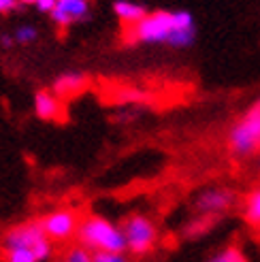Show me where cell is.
<instances>
[{
    "label": "cell",
    "instance_id": "obj_1",
    "mask_svg": "<svg viewBox=\"0 0 260 262\" xmlns=\"http://www.w3.org/2000/svg\"><path fill=\"white\" fill-rule=\"evenodd\" d=\"M133 41L166 43L171 47H188L197 38L194 17L188 11H154L147 13L130 30Z\"/></svg>",
    "mask_w": 260,
    "mask_h": 262
},
{
    "label": "cell",
    "instance_id": "obj_2",
    "mask_svg": "<svg viewBox=\"0 0 260 262\" xmlns=\"http://www.w3.org/2000/svg\"><path fill=\"white\" fill-rule=\"evenodd\" d=\"M77 241L96 252H126V239L122 226L113 224L102 215H88L79 222Z\"/></svg>",
    "mask_w": 260,
    "mask_h": 262
},
{
    "label": "cell",
    "instance_id": "obj_3",
    "mask_svg": "<svg viewBox=\"0 0 260 262\" xmlns=\"http://www.w3.org/2000/svg\"><path fill=\"white\" fill-rule=\"evenodd\" d=\"M228 149L235 158H252L260 154V100L245 109L228 130Z\"/></svg>",
    "mask_w": 260,
    "mask_h": 262
},
{
    "label": "cell",
    "instance_id": "obj_4",
    "mask_svg": "<svg viewBox=\"0 0 260 262\" xmlns=\"http://www.w3.org/2000/svg\"><path fill=\"white\" fill-rule=\"evenodd\" d=\"M13 247L32 250L38 262H47L54 254V241L45 234L41 222H26L7 230L3 237V250H13Z\"/></svg>",
    "mask_w": 260,
    "mask_h": 262
},
{
    "label": "cell",
    "instance_id": "obj_5",
    "mask_svg": "<svg viewBox=\"0 0 260 262\" xmlns=\"http://www.w3.org/2000/svg\"><path fill=\"white\" fill-rule=\"evenodd\" d=\"M124 239H126V252L135 256H145L149 254L156 243H158V228L156 224L141 213H133L122 222Z\"/></svg>",
    "mask_w": 260,
    "mask_h": 262
},
{
    "label": "cell",
    "instance_id": "obj_6",
    "mask_svg": "<svg viewBox=\"0 0 260 262\" xmlns=\"http://www.w3.org/2000/svg\"><path fill=\"white\" fill-rule=\"evenodd\" d=\"M79 217L73 209H56V211L47 213L41 220V226L45 230V234L51 241L64 243L73 237H77V230H79Z\"/></svg>",
    "mask_w": 260,
    "mask_h": 262
},
{
    "label": "cell",
    "instance_id": "obj_7",
    "mask_svg": "<svg viewBox=\"0 0 260 262\" xmlns=\"http://www.w3.org/2000/svg\"><path fill=\"white\" fill-rule=\"evenodd\" d=\"M237 203V194L230 188H207L194 199V209L199 215L218 217L230 211Z\"/></svg>",
    "mask_w": 260,
    "mask_h": 262
},
{
    "label": "cell",
    "instance_id": "obj_8",
    "mask_svg": "<svg viewBox=\"0 0 260 262\" xmlns=\"http://www.w3.org/2000/svg\"><path fill=\"white\" fill-rule=\"evenodd\" d=\"M88 13H90L88 0H58L56 9L51 11V19L60 26H69L73 21L88 17Z\"/></svg>",
    "mask_w": 260,
    "mask_h": 262
},
{
    "label": "cell",
    "instance_id": "obj_9",
    "mask_svg": "<svg viewBox=\"0 0 260 262\" xmlns=\"http://www.w3.org/2000/svg\"><path fill=\"white\" fill-rule=\"evenodd\" d=\"M34 113L41 120H58L60 117V102L51 92H36L34 94Z\"/></svg>",
    "mask_w": 260,
    "mask_h": 262
},
{
    "label": "cell",
    "instance_id": "obj_10",
    "mask_svg": "<svg viewBox=\"0 0 260 262\" xmlns=\"http://www.w3.org/2000/svg\"><path fill=\"white\" fill-rule=\"evenodd\" d=\"M83 85H85V77L83 75H79V73H67V75H62V77H58L56 79V83H54V92L58 96H73V94H77L79 90H83Z\"/></svg>",
    "mask_w": 260,
    "mask_h": 262
},
{
    "label": "cell",
    "instance_id": "obj_11",
    "mask_svg": "<svg viewBox=\"0 0 260 262\" xmlns=\"http://www.w3.org/2000/svg\"><path fill=\"white\" fill-rule=\"evenodd\" d=\"M113 11H115V15H118L124 24H130V26L139 24L143 17L147 15V11L143 9L141 5L130 3V0H118V3L113 5Z\"/></svg>",
    "mask_w": 260,
    "mask_h": 262
},
{
    "label": "cell",
    "instance_id": "obj_12",
    "mask_svg": "<svg viewBox=\"0 0 260 262\" xmlns=\"http://www.w3.org/2000/svg\"><path fill=\"white\" fill-rule=\"evenodd\" d=\"M243 217L254 228H260V186L250 190L243 199Z\"/></svg>",
    "mask_w": 260,
    "mask_h": 262
},
{
    "label": "cell",
    "instance_id": "obj_13",
    "mask_svg": "<svg viewBox=\"0 0 260 262\" xmlns=\"http://www.w3.org/2000/svg\"><path fill=\"white\" fill-rule=\"evenodd\" d=\"M205 262H250L248 256L241 252V247L237 245H226L220 252H215L213 256H209Z\"/></svg>",
    "mask_w": 260,
    "mask_h": 262
},
{
    "label": "cell",
    "instance_id": "obj_14",
    "mask_svg": "<svg viewBox=\"0 0 260 262\" xmlns=\"http://www.w3.org/2000/svg\"><path fill=\"white\" fill-rule=\"evenodd\" d=\"M60 262H94V252L83 247L81 243H77V245L69 247Z\"/></svg>",
    "mask_w": 260,
    "mask_h": 262
},
{
    "label": "cell",
    "instance_id": "obj_15",
    "mask_svg": "<svg viewBox=\"0 0 260 262\" xmlns=\"http://www.w3.org/2000/svg\"><path fill=\"white\" fill-rule=\"evenodd\" d=\"M5 262H38L32 250L26 247H13V250H5Z\"/></svg>",
    "mask_w": 260,
    "mask_h": 262
},
{
    "label": "cell",
    "instance_id": "obj_16",
    "mask_svg": "<svg viewBox=\"0 0 260 262\" xmlns=\"http://www.w3.org/2000/svg\"><path fill=\"white\" fill-rule=\"evenodd\" d=\"M211 222H213V217H209V215H199L197 220L192 222V224H188L186 234H188V237H199V234H203L205 230H209Z\"/></svg>",
    "mask_w": 260,
    "mask_h": 262
},
{
    "label": "cell",
    "instance_id": "obj_17",
    "mask_svg": "<svg viewBox=\"0 0 260 262\" xmlns=\"http://www.w3.org/2000/svg\"><path fill=\"white\" fill-rule=\"evenodd\" d=\"M94 262H128L126 252H96Z\"/></svg>",
    "mask_w": 260,
    "mask_h": 262
},
{
    "label": "cell",
    "instance_id": "obj_18",
    "mask_svg": "<svg viewBox=\"0 0 260 262\" xmlns=\"http://www.w3.org/2000/svg\"><path fill=\"white\" fill-rule=\"evenodd\" d=\"M34 38H36V30L32 26H21V28H17V34H15L17 43H30Z\"/></svg>",
    "mask_w": 260,
    "mask_h": 262
},
{
    "label": "cell",
    "instance_id": "obj_19",
    "mask_svg": "<svg viewBox=\"0 0 260 262\" xmlns=\"http://www.w3.org/2000/svg\"><path fill=\"white\" fill-rule=\"evenodd\" d=\"M56 5H58V0H38V3H36V7L41 11H45V13H51L56 9Z\"/></svg>",
    "mask_w": 260,
    "mask_h": 262
},
{
    "label": "cell",
    "instance_id": "obj_20",
    "mask_svg": "<svg viewBox=\"0 0 260 262\" xmlns=\"http://www.w3.org/2000/svg\"><path fill=\"white\" fill-rule=\"evenodd\" d=\"M17 5V0H0V13H7V11H13Z\"/></svg>",
    "mask_w": 260,
    "mask_h": 262
},
{
    "label": "cell",
    "instance_id": "obj_21",
    "mask_svg": "<svg viewBox=\"0 0 260 262\" xmlns=\"http://www.w3.org/2000/svg\"><path fill=\"white\" fill-rule=\"evenodd\" d=\"M0 43H3V47L9 49V47L13 45V38H11V36H3V38H0Z\"/></svg>",
    "mask_w": 260,
    "mask_h": 262
},
{
    "label": "cell",
    "instance_id": "obj_22",
    "mask_svg": "<svg viewBox=\"0 0 260 262\" xmlns=\"http://www.w3.org/2000/svg\"><path fill=\"white\" fill-rule=\"evenodd\" d=\"M21 3H26V5H36L38 0H21Z\"/></svg>",
    "mask_w": 260,
    "mask_h": 262
},
{
    "label": "cell",
    "instance_id": "obj_23",
    "mask_svg": "<svg viewBox=\"0 0 260 262\" xmlns=\"http://www.w3.org/2000/svg\"><path fill=\"white\" fill-rule=\"evenodd\" d=\"M258 168H260V154H258Z\"/></svg>",
    "mask_w": 260,
    "mask_h": 262
}]
</instances>
